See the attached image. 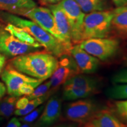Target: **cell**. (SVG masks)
<instances>
[{"label": "cell", "mask_w": 127, "mask_h": 127, "mask_svg": "<svg viewBox=\"0 0 127 127\" xmlns=\"http://www.w3.org/2000/svg\"><path fill=\"white\" fill-rule=\"evenodd\" d=\"M58 64L57 57L47 51H35L14 57L8 64L25 75L44 81L51 77Z\"/></svg>", "instance_id": "obj_1"}, {"label": "cell", "mask_w": 127, "mask_h": 127, "mask_svg": "<svg viewBox=\"0 0 127 127\" xmlns=\"http://www.w3.org/2000/svg\"><path fill=\"white\" fill-rule=\"evenodd\" d=\"M2 16L9 24L27 31L45 49L46 51L57 58H60L64 55L69 54V51L63 42L31 20H25L9 13H2Z\"/></svg>", "instance_id": "obj_2"}, {"label": "cell", "mask_w": 127, "mask_h": 127, "mask_svg": "<svg viewBox=\"0 0 127 127\" xmlns=\"http://www.w3.org/2000/svg\"><path fill=\"white\" fill-rule=\"evenodd\" d=\"M63 85L62 99L67 101L88 98L99 93L102 87L99 78L85 74L74 75Z\"/></svg>", "instance_id": "obj_3"}, {"label": "cell", "mask_w": 127, "mask_h": 127, "mask_svg": "<svg viewBox=\"0 0 127 127\" xmlns=\"http://www.w3.org/2000/svg\"><path fill=\"white\" fill-rule=\"evenodd\" d=\"M112 18L113 11L108 10L85 14L82 28V41L108 36L112 26Z\"/></svg>", "instance_id": "obj_4"}, {"label": "cell", "mask_w": 127, "mask_h": 127, "mask_svg": "<svg viewBox=\"0 0 127 127\" xmlns=\"http://www.w3.org/2000/svg\"><path fill=\"white\" fill-rule=\"evenodd\" d=\"M101 109V105L95 99L84 98L66 104L64 108V116L70 121L85 123Z\"/></svg>", "instance_id": "obj_5"}, {"label": "cell", "mask_w": 127, "mask_h": 127, "mask_svg": "<svg viewBox=\"0 0 127 127\" xmlns=\"http://www.w3.org/2000/svg\"><path fill=\"white\" fill-rule=\"evenodd\" d=\"M120 41L116 38H96L82 41L81 48L99 60L105 61L116 55L120 48Z\"/></svg>", "instance_id": "obj_6"}, {"label": "cell", "mask_w": 127, "mask_h": 127, "mask_svg": "<svg viewBox=\"0 0 127 127\" xmlns=\"http://www.w3.org/2000/svg\"><path fill=\"white\" fill-rule=\"evenodd\" d=\"M58 4L68 19L72 44H80L82 41V28L85 14L75 0H62Z\"/></svg>", "instance_id": "obj_7"}, {"label": "cell", "mask_w": 127, "mask_h": 127, "mask_svg": "<svg viewBox=\"0 0 127 127\" xmlns=\"http://www.w3.org/2000/svg\"><path fill=\"white\" fill-rule=\"evenodd\" d=\"M1 78L5 84L8 94L16 97L19 96L18 90L22 85L29 84L35 88L43 82L40 79L34 78L19 72L9 64L3 69Z\"/></svg>", "instance_id": "obj_8"}, {"label": "cell", "mask_w": 127, "mask_h": 127, "mask_svg": "<svg viewBox=\"0 0 127 127\" xmlns=\"http://www.w3.org/2000/svg\"><path fill=\"white\" fill-rule=\"evenodd\" d=\"M18 14L30 18L32 21L34 22L63 42V39L55 24L54 17L49 8L35 7L31 9L22 11Z\"/></svg>", "instance_id": "obj_9"}, {"label": "cell", "mask_w": 127, "mask_h": 127, "mask_svg": "<svg viewBox=\"0 0 127 127\" xmlns=\"http://www.w3.org/2000/svg\"><path fill=\"white\" fill-rule=\"evenodd\" d=\"M38 50L39 48L16 38L5 29L0 28V53L2 54L15 57Z\"/></svg>", "instance_id": "obj_10"}, {"label": "cell", "mask_w": 127, "mask_h": 127, "mask_svg": "<svg viewBox=\"0 0 127 127\" xmlns=\"http://www.w3.org/2000/svg\"><path fill=\"white\" fill-rule=\"evenodd\" d=\"M59 58L58 66L49 80L51 88L54 90L63 85L74 75L80 74L77 64L70 54L64 55Z\"/></svg>", "instance_id": "obj_11"}, {"label": "cell", "mask_w": 127, "mask_h": 127, "mask_svg": "<svg viewBox=\"0 0 127 127\" xmlns=\"http://www.w3.org/2000/svg\"><path fill=\"white\" fill-rule=\"evenodd\" d=\"M62 100L58 95L52 96L45 105L35 127H50L56 123L61 115Z\"/></svg>", "instance_id": "obj_12"}, {"label": "cell", "mask_w": 127, "mask_h": 127, "mask_svg": "<svg viewBox=\"0 0 127 127\" xmlns=\"http://www.w3.org/2000/svg\"><path fill=\"white\" fill-rule=\"evenodd\" d=\"M69 53L75 60L80 72L91 74L96 72L99 66V60L81 48L79 44L72 46Z\"/></svg>", "instance_id": "obj_13"}, {"label": "cell", "mask_w": 127, "mask_h": 127, "mask_svg": "<svg viewBox=\"0 0 127 127\" xmlns=\"http://www.w3.org/2000/svg\"><path fill=\"white\" fill-rule=\"evenodd\" d=\"M49 9L54 17L55 24L63 39V43L69 52L73 44L71 40L70 26L65 14L58 4L51 5L49 6Z\"/></svg>", "instance_id": "obj_14"}, {"label": "cell", "mask_w": 127, "mask_h": 127, "mask_svg": "<svg viewBox=\"0 0 127 127\" xmlns=\"http://www.w3.org/2000/svg\"><path fill=\"white\" fill-rule=\"evenodd\" d=\"M87 124L90 127H127L117 115L109 109H102L90 119Z\"/></svg>", "instance_id": "obj_15"}, {"label": "cell", "mask_w": 127, "mask_h": 127, "mask_svg": "<svg viewBox=\"0 0 127 127\" xmlns=\"http://www.w3.org/2000/svg\"><path fill=\"white\" fill-rule=\"evenodd\" d=\"M4 29L22 42L30 44L39 49L42 47V46L36 41L32 36L23 28L9 23Z\"/></svg>", "instance_id": "obj_16"}, {"label": "cell", "mask_w": 127, "mask_h": 127, "mask_svg": "<svg viewBox=\"0 0 127 127\" xmlns=\"http://www.w3.org/2000/svg\"><path fill=\"white\" fill-rule=\"evenodd\" d=\"M36 7L33 0H0V7L18 14L24 10Z\"/></svg>", "instance_id": "obj_17"}, {"label": "cell", "mask_w": 127, "mask_h": 127, "mask_svg": "<svg viewBox=\"0 0 127 127\" xmlns=\"http://www.w3.org/2000/svg\"><path fill=\"white\" fill-rule=\"evenodd\" d=\"M85 14L105 11L107 7L106 0H75Z\"/></svg>", "instance_id": "obj_18"}, {"label": "cell", "mask_w": 127, "mask_h": 127, "mask_svg": "<svg viewBox=\"0 0 127 127\" xmlns=\"http://www.w3.org/2000/svg\"><path fill=\"white\" fill-rule=\"evenodd\" d=\"M112 26L121 32L127 28V5L117 7L113 11Z\"/></svg>", "instance_id": "obj_19"}, {"label": "cell", "mask_w": 127, "mask_h": 127, "mask_svg": "<svg viewBox=\"0 0 127 127\" xmlns=\"http://www.w3.org/2000/svg\"><path fill=\"white\" fill-rule=\"evenodd\" d=\"M105 94L111 99H127V83L115 84V85L106 89Z\"/></svg>", "instance_id": "obj_20"}, {"label": "cell", "mask_w": 127, "mask_h": 127, "mask_svg": "<svg viewBox=\"0 0 127 127\" xmlns=\"http://www.w3.org/2000/svg\"><path fill=\"white\" fill-rule=\"evenodd\" d=\"M55 90L52 89L51 91H49L47 94L45 95H43V96H40V97L35 98V99H32L31 100H29L27 107L25 108L24 109H16L14 111V114L17 116H20V117H23L27 114H29L31 111L34 110L36 108L38 107L41 105H42L45 101L48 99L50 97L51 95L52 94V92Z\"/></svg>", "instance_id": "obj_21"}, {"label": "cell", "mask_w": 127, "mask_h": 127, "mask_svg": "<svg viewBox=\"0 0 127 127\" xmlns=\"http://www.w3.org/2000/svg\"><path fill=\"white\" fill-rule=\"evenodd\" d=\"M17 97L7 96L0 102V117L8 118L14 113Z\"/></svg>", "instance_id": "obj_22"}, {"label": "cell", "mask_w": 127, "mask_h": 127, "mask_svg": "<svg viewBox=\"0 0 127 127\" xmlns=\"http://www.w3.org/2000/svg\"><path fill=\"white\" fill-rule=\"evenodd\" d=\"M114 105L117 116L127 125V99L118 100L115 101Z\"/></svg>", "instance_id": "obj_23"}, {"label": "cell", "mask_w": 127, "mask_h": 127, "mask_svg": "<svg viewBox=\"0 0 127 127\" xmlns=\"http://www.w3.org/2000/svg\"><path fill=\"white\" fill-rule=\"evenodd\" d=\"M50 89H51V85L50 81H46L43 84L41 83L34 89V91L31 94L27 96L28 99L31 100L43 96L50 91Z\"/></svg>", "instance_id": "obj_24"}, {"label": "cell", "mask_w": 127, "mask_h": 127, "mask_svg": "<svg viewBox=\"0 0 127 127\" xmlns=\"http://www.w3.org/2000/svg\"><path fill=\"white\" fill-rule=\"evenodd\" d=\"M45 105H41L38 107L36 108L34 110L31 111L29 114H27L24 116H23L21 118L19 119L21 122L24 123L31 124L35 121L38 118L41 114H42V111L44 110Z\"/></svg>", "instance_id": "obj_25"}, {"label": "cell", "mask_w": 127, "mask_h": 127, "mask_svg": "<svg viewBox=\"0 0 127 127\" xmlns=\"http://www.w3.org/2000/svg\"><path fill=\"white\" fill-rule=\"evenodd\" d=\"M113 84L127 83V67L117 71L111 78Z\"/></svg>", "instance_id": "obj_26"}, {"label": "cell", "mask_w": 127, "mask_h": 127, "mask_svg": "<svg viewBox=\"0 0 127 127\" xmlns=\"http://www.w3.org/2000/svg\"><path fill=\"white\" fill-rule=\"evenodd\" d=\"M35 88L31 85L29 84H24L22 85L21 87L19 88L18 90V94L19 96H22V95H27L28 96L30 94H31L34 91Z\"/></svg>", "instance_id": "obj_27"}, {"label": "cell", "mask_w": 127, "mask_h": 127, "mask_svg": "<svg viewBox=\"0 0 127 127\" xmlns=\"http://www.w3.org/2000/svg\"><path fill=\"white\" fill-rule=\"evenodd\" d=\"M29 102V99L27 97H22L20 98L16 101L15 103V108L16 109H24L27 105Z\"/></svg>", "instance_id": "obj_28"}, {"label": "cell", "mask_w": 127, "mask_h": 127, "mask_svg": "<svg viewBox=\"0 0 127 127\" xmlns=\"http://www.w3.org/2000/svg\"><path fill=\"white\" fill-rule=\"evenodd\" d=\"M21 125V124L20 120L14 117L11 119L6 127H20Z\"/></svg>", "instance_id": "obj_29"}, {"label": "cell", "mask_w": 127, "mask_h": 127, "mask_svg": "<svg viewBox=\"0 0 127 127\" xmlns=\"http://www.w3.org/2000/svg\"><path fill=\"white\" fill-rule=\"evenodd\" d=\"M6 62V58L4 55L0 53V74H1L2 71L4 69L5 64Z\"/></svg>", "instance_id": "obj_30"}, {"label": "cell", "mask_w": 127, "mask_h": 127, "mask_svg": "<svg viewBox=\"0 0 127 127\" xmlns=\"http://www.w3.org/2000/svg\"><path fill=\"white\" fill-rule=\"evenodd\" d=\"M112 1L117 7L127 5V0H112Z\"/></svg>", "instance_id": "obj_31"}, {"label": "cell", "mask_w": 127, "mask_h": 127, "mask_svg": "<svg viewBox=\"0 0 127 127\" xmlns=\"http://www.w3.org/2000/svg\"><path fill=\"white\" fill-rule=\"evenodd\" d=\"M6 91H7V88H6L5 85L2 82H0V98L4 96L6 93Z\"/></svg>", "instance_id": "obj_32"}, {"label": "cell", "mask_w": 127, "mask_h": 127, "mask_svg": "<svg viewBox=\"0 0 127 127\" xmlns=\"http://www.w3.org/2000/svg\"><path fill=\"white\" fill-rule=\"evenodd\" d=\"M42 1L45 2V3L50 4H55L59 3L62 0H42Z\"/></svg>", "instance_id": "obj_33"}, {"label": "cell", "mask_w": 127, "mask_h": 127, "mask_svg": "<svg viewBox=\"0 0 127 127\" xmlns=\"http://www.w3.org/2000/svg\"><path fill=\"white\" fill-rule=\"evenodd\" d=\"M123 64L125 67H127V54L124 57L123 61Z\"/></svg>", "instance_id": "obj_34"}, {"label": "cell", "mask_w": 127, "mask_h": 127, "mask_svg": "<svg viewBox=\"0 0 127 127\" xmlns=\"http://www.w3.org/2000/svg\"><path fill=\"white\" fill-rule=\"evenodd\" d=\"M20 127H33L32 125H31V124L24 123V124L21 125Z\"/></svg>", "instance_id": "obj_35"}, {"label": "cell", "mask_w": 127, "mask_h": 127, "mask_svg": "<svg viewBox=\"0 0 127 127\" xmlns=\"http://www.w3.org/2000/svg\"><path fill=\"white\" fill-rule=\"evenodd\" d=\"M56 127H75L73 125H62L60 126H57Z\"/></svg>", "instance_id": "obj_36"}, {"label": "cell", "mask_w": 127, "mask_h": 127, "mask_svg": "<svg viewBox=\"0 0 127 127\" xmlns=\"http://www.w3.org/2000/svg\"><path fill=\"white\" fill-rule=\"evenodd\" d=\"M122 33H123V34H127V28L124 30V31L122 32Z\"/></svg>", "instance_id": "obj_37"}, {"label": "cell", "mask_w": 127, "mask_h": 127, "mask_svg": "<svg viewBox=\"0 0 127 127\" xmlns=\"http://www.w3.org/2000/svg\"><path fill=\"white\" fill-rule=\"evenodd\" d=\"M90 127V126H88V125H87V124H86V125H85V127Z\"/></svg>", "instance_id": "obj_38"}, {"label": "cell", "mask_w": 127, "mask_h": 127, "mask_svg": "<svg viewBox=\"0 0 127 127\" xmlns=\"http://www.w3.org/2000/svg\"></svg>", "instance_id": "obj_39"}]
</instances>
